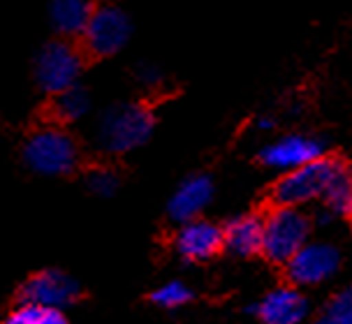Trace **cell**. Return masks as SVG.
Segmentation results:
<instances>
[{"mask_svg": "<svg viewBox=\"0 0 352 324\" xmlns=\"http://www.w3.org/2000/svg\"><path fill=\"white\" fill-rule=\"evenodd\" d=\"M140 77H142V81H144V84H153V81L158 79L160 74H158V70H153V67H151V70H148V67H142Z\"/></svg>", "mask_w": 352, "mask_h": 324, "instance_id": "44dd1931", "label": "cell"}, {"mask_svg": "<svg viewBox=\"0 0 352 324\" xmlns=\"http://www.w3.org/2000/svg\"><path fill=\"white\" fill-rule=\"evenodd\" d=\"M225 246L223 227L204 218H192L176 232L174 248L186 262H206Z\"/></svg>", "mask_w": 352, "mask_h": 324, "instance_id": "30bf717a", "label": "cell"}, {"mask_svg": "<svg viewBox=\"0 0 352 324\" xmlns=\"http://www.w3.org/2000/svg\"><path fill=\"white\" fill-rule=\"evenodd\" d=\"M322 204L334 218H341V220H350L352 218V172L343 162L338 165L329 185H327Z\"/></svg>", "mask_w": 352, "mask_h": 324, "instance_id": "9a60e30c", "label": "cell"}, {"mask_svg": "<svg viewBox=\"0 0 352 324\" xmlns=\"http://www.w3.org/2000/svg\"><path fill=\"white\" fill-rule=\"evenodd\" d=\"M255 313L267 324H297L308 315V299L299 285L276 288L255 306Z\"/></svg>", "mask_w": 352, "mask_h": 324, "instance_id": "7c38bea8", "label": "cell"}, {"mask_svg": "<svg viewBox=\"0 0 352 324\" xmlns=\"http://www.w3.org/2000/svg\"><path fill=\"white\" fill-rule=\"evenodd\" d=\"M19 299L37 301L49 308L65 310L79 299V285L58 269H44L33 273L19 290Z\"/></svg>", "mask_w": 352, "mask_h": 324, "instance_id": "ba28073f", "label": "cell"}, {"mask_svg": "<svg viewBox=\"0 0 352 324\" xmlns=\"http://www.w3.org/2000/svg\"><path fill=\"white\" fill-rule=\"evenodd\" d=\"M86 188L98 197H111L118 188V178L111 170H93L86 176Z\"/></svg>", "mask_w": 352, "mask_h": 324, "instance_id": "ffe728a7", "label": "cell"}, {"mask_svg": "<svg viewBox=\"0 0 352 324\" xmlns=\"http://www.w3.org/2000/svg\"><path fill=\"white\" fill-rule=\"evenodd\" d=\"M54 111L60 121L77 123L91 111V95L79 84H74L58 95H54Z\"/></svg>", "mask_w": 352, "mask_h": 324, "instance_id": "2e32d148", "label": "cell"}, {"mask_svg": "<svg viewBox=\"0 0 352 324\" xmlns=\"http://www.w3.org/2000/svg\"><path fill=\"white\" fill-rule=\"evenodd\" d=\"M320 320L327 324H352V285L329 299Z\"/></svg>", "mask_w": 352, "mask_h": 324, "instance_id": "d6986e66", "label": "cell"}, {"mask_svg": "<svg viewBox=\"0 0 352 324\" xmlns=\"http://www.w3.org/2000/svg\"><path fill=\"white\" fill-rule=\"evenodd\" d=\"M211 197H213L211 178L204 176V174H195V176H188L174 190V195L167 204V213L174 222L184 225V222L192 220V218L202 216V211L211 204Z\"/></svg>", "mask_w": 352, "mask_h": 324, "instance_id": "8fae6325", "label": "cell"}, {"mask_svg": "<svg viewBox=\"0 0 352 324\" xmlns=\"http://www.w3.org/2000/svg\"><path fill=\"white\" fill-rule=\"evenodd\" d=\"M153 128L155 118L148 107L140 102L114 104L100 116L96 141L104 153L123 155L146 144Z\"/></svg>", "mask_w": 352, "mask_h": 324, "instance_id": "6da1fadb", "label": "cell"}, {"mask_svg": "<svg viewBox=\"0 0 352 324\" xmlns=\"http://www.w3.org/2000/svg\"><path fill=\"white\" fill-rule=\"evenodd\" d=\"M225 234V248L234 255H255L262 253V239H264V218L262 216H239L223 229Z\"/></svg>", "mask_w": 352, "mask_h": 324, "instance_id": "4fadbf2b", "label": "cell"}, {"mask_svg": "<svg viewBox=\"0 0 352 324\" xmlns=\"http://www.w3.org/2000/svg\"><path fill=\"white\" fill-rule=\"evenodd\" d=\"M338 165H341V160L320 155L318 160L306 162V165L297 167V170L283 172L278 183L274 185V202L285 204V207L304 209L316 202V199H322Z\"/></svg>", "mask_w": 352, "mask_h": 324, "instance_id": "277c9868", "label": "cell"}, {"mask_svg": "<svg viewBox=\"0 0 352 324\" xmlns=\"http://www.w3.org/2000/svg\"><path fill=\"white\" fill-rule=\"evenodd\" d=\"M320 155H324V146L320 144L316 137L285 135V137H280V139L264 146L260 153V160L264 167L283 174V172L297 170V167L306 165V162L318 160Z\"/></svg>", "mask_w": 352, "mask_h": 324, "instance_id": "9c48e42d", "label": "cell"}, {"mask_svg": "<svg viewBox=\"0 0 352 324\" xmlns=\"http://www.w3.org/2000/svg\"><path fill=\"white\" fill-rule=\"evenodd\" d=\"M338 264H341V253L331 243L308 239L285 266L292 285L316 288V285H322L334 276L338 271Z\"/></svg>", "mask_w": 352, "mask_h": 324, "instance_id": "52a82bcc", "label": "cell"}, {"mask_svg": "<svg viewBox=\"0 0 352 324\" xmlns=\"http://www.w3.org/2000/svg\"><path fill=\"white\" fill-rule=\"evenodd\" d=\"M21 158L40 176H67L79 165V146L63 128H40L23 141Z\"/></svg>", "mask_w": 352, "mask_h": 324, "instance_id": "7a4b0ae2", "label": "cell"}, {"mask_svg": "<svg viewBox=\"0 0 352 324\" xmlns=\"http://www.w3.org/2000/svg\"><path fill=\"white\" fill-rule=\"evenodd\" d=\"M130 30L132 26L128 14L114 5H104V8H96L81 37H84L88 54L98 56V58H109L128 45Z\"/></svg>", "mask_w": 352, "mask_h": 324, "instance_id": "8992f818", "label": "cell"}, {"mask_svg": "<svg viewBox=\"0 0 352 324\" xmlns=\"http://www.w3.org/2000/svg\"><path fill=\"white\" fill-rule=\"evenodd\" d=\"M96 3L93 0H52L49 3V19L56 33L72 37L81 35L91 21Z\"/></svg>", "mask_w": 352, "mask_h": 324, "instance_id": "5bb4252c", "label": "cell"}, {"mask_svg": "<svg viewBox=\"0 0 352 324\" xmlns=\"http://www.w3.org/2000/svg\"><path fill=\"white\" fill-rule=\"evenodd\" d=\"M10 324H63L65 315L60 308H49L37 301H28V299H19V303L12 308L8 315Z\"/></svg>", "mask_w": 352, "mask_h": 324, "instance_id": "e0dca14e", "label": "cell"}, {"mask_svg": "<svg viewBox=\"0 0 352 324\" xmlns=\"http://www.w3.org/2000/svg\"><path fill=\"white\" fill-rule=\"evenodd\" d=\"M192 299V292L186 283L181 280H169V283L160 285L158 290L151 292V301L162 310H176L181 306H186Z\"/></svg>", "mask_w": 352, "mask_h": 324, "instance_id": "ac0fdd59", "label": "cell"}, {"mask_svg": "<svg viewBox=\"0 0 352 324\" xmlns=\"http://www.w3.org/2000/svg\"><path fill=\"white\" fill-rule=\"evenodd\" d=\"M308 239L311 220L301 207L276 204L272 213L264 216L262 255L274 264H287Z\"/></svg>", "mask_w": 352, "mask_h": 324, "instance_id": "3957f363", "label": "cell"}, {"mask_svg": "<svg viewBox=\"0 0 352 324\" xmlns=\"http://www.w3.org/2000/svg\"><path fill=\"white\" fill-rule=\"evenodd\" d=\"M257 126H260L262 130H269L274 123H272V118H260V121H257Z\"/></svg>", "mask_w": 352, "mask_h": 324, "instance_id": "7402d4cb", "label": "cell"}, {"mask_svg": "<svg viewBox=\"0 0 352 324\" xmlns=\"http://www.w3.org/2000/svg\"><path fill=\"white\" fill-rule=\"evenodd\" d=\"M81 67H84V58L72 42L52 40L40 49L35 58V81L44 93L58 95L70 86L79 84Z\"/></svg>", "mask_w": 352, "mask_h": 324, "instance_id": "5b68a950", "label": "cell"}]
</instances>
